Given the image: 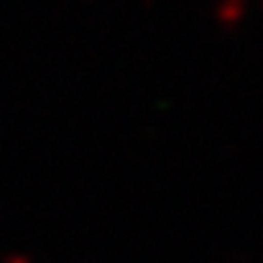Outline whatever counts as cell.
I'll return each mask as SVG.
<instances>
[{"label":"cell","mask_w":263,"mask_h":263,"mask_svg":"<svg viewBox=\"0 0 263 263\" xmlns=\"http://www.w3.org/2000/svg\"><path fill=\"white\" fill-rule=\"evenodd\" d=\"M246 15V0H222L217 8V21L225 28H235Z\"/></svg>","instance_id":"cell-1"}]
</instances>
